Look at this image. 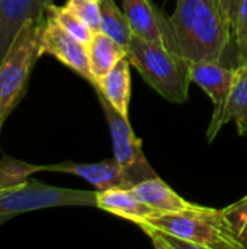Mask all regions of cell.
<instances>
[{
	"mask_svg": "<svg viewBox=\"0 0 247 249\" xmlns=\"http://www.w3.org/2000/svg\"><path fill=\"white\" fill-rule=\"evenodd\" d=\"M167 23V48L188 61H221L233 34L218 4L210 0H176Z\"/></svg>",
	"mask_w": 247,
	"mask_h": 249,
	"instance_id": "obj_1",
	"label": "cell"
},
{
	"mask_svg": "<svg viewBox=\"0 0 247 249\" xmlns=\"http://www.w3.org/2000/svg\"><path fill=\"white\" fill-rule=\"evenodd\" d=\"M189 76L214 104V112L207 131L208 142L211 143L221 130L220 121L230 95L234 69L226 67L221 61H189Z\"/></svg>",
	"mask_w": 247,
	"mask_h": 249,
	"instance_id": "obj_7",
	"label": "cell"
},
{
	"mask_svg": "<svg viewBox=\"0 0 247 249\" xmlns=\"http://www.w3.org/2000/svg\"><path fill=\"white\" fill-rule=\"evenodd\" d=\"M45 20H28L0 64V130L22 101L33 66L42 55L41 32Z\"/></svg>",
	"mask_w": 247,
	"mask_h": 249,
	"instance_id": "obj_3",
	"label": "cell"
},
{
	"mask_svg": "<svg viewBox=\"0 0 247 249\" xmlns=\"http://www.w3.org/2000/svg\"><path fill=\"white\" fill-rule=\"evenodd\" d=\"M233 35L236 42V50L239 55V63L247 61V0H242L234 25Z\"/></svg>",
	"mask_w": 247,
	"mask_h": 249,
	"instance_id": "obj_22",
	"label": "cell"
},
{
	"mask_svg": "<svg viewBox=\"0 0 247 249\" xmlns=\"http://www.w3.org/2000/svg\"><path fill=\"white\" fill-rule=\"evenodd\" d=\"M41 171H45V165H33L3 155L0 159V190L22 185L31 179L32 174Z\"/></svg>",
	"mask_w": 247,
	"mask_h": 249,
	"instance_id": "obj_18",
	"label": "cell"
},
{
	"mask_svg": "<svg viewBox=\"0 0 247 249\" xmlns=\"http://www.w3.org/2000/svg\"><path fill=\"white\" fill-rule=\"evenodd\" d=\"M128 57L122 58L105 77H102L93 89L103 95V98L125 118L130 120L131 101V71Z\"/></svg>",
	"mask_w": 247,
	"mask_h": 249,
	"instance_id": "obj_14",
	"label": "cell"
},
{
	"mask_svg": "<svg viewBox=\"0 0 247 249\" xmlns=\"http://www.w3.org/2000/svg\"><path fill=\"white\" fill-rule=\"evenodd\" d=\"M141 223H150L189 244L192 249H242L221 210L201 206L195 210L165 213Z\"/></svg>",
	"mask_w": 247,
	"mask_h": 249,
	"instance_id": "obj_4",
	"label": "cell"
},
{
	"mask_svg": "<svg viewBox=\"0 0 247 249\" xmlns=\"http://www.w3.org/2000/svg\"><path fill=\"white\" fill-rule=\"evenodd\" d=\"M87 54L90 71L95 80L93 86H96L102 77H105L122 58L127 57V50L102 31H98L93 34L87 45Z\"/></svg>",
	"mask_w": 247,
	"mask_h": 249,
	"instance_id": "obj_15",
	"label": "cell"
},
{
	"mask_svg": "<svg viewBox=\"0 0 247 249\" xmlns=\"http://www.w3.org/2000/svg\"><path fill=\"white\" fill-rule=\"evenodd\" d=\"M66 6L80 16L93 32L100 31V4L99 0H67Z\"/></svg>",
	"mask_w": 247,
	"mask_h": 249,
	"instance_id": "obj_21",
	"label": "cell"
},
{
	"mask_svg": "<svg viewBox=\"0 0 247 249\" xmlns=\"http://www.w3.org/2000/svg\"><path fill=\"white\" fill-rule=\"evenodd\" d=\"M45 171L80 177L92 184L96 191H106L111 188H132V184L130 182L115 158L105 159L96 163L61 162L55 165H45Z\"/></svg>",
	"mask_w": 247,
	"mask_h": 249,
	"instance_id": "obj_11",
	"label": "cell"
},
{
	"mask_svg": "<svg viewBox=\"0 0 247 249\" xmlns=\"http://www.w3.org/2000/svg\"><path fill=\"white\" fill-rule=\"evenodd\" d=\"M47 18L58 23L63 29H66L68 34H71L74 38H77L86 45H89L95 34L90 29V26L80 16H77L71 9H68L66 4L64 6L51 4L47 10Z\"/></svg>",
	"mask_w": 247,
	"mask_h": 249,
	"instance_id": "obj_19",
	"label": "cell"
},
{
	"mask_svg": "<svg viewBox=\"0 0 247 249\" xmlns=\"http://www.w3.org/2000/svg\"><path fill=\"white\" fill-rule=\"evenodd\" d=\"M130 190L141 201H144L147 206H150L153 210H156L159 214L188 212V210H195V209L201 207L199 204H195V203H191V201L182 198L176 191H173L159 177L138 182Z\"/></svg>",
	"mask_w": 247,
	"mask_h": 249,
	"instance_id": "obj_13",
	"label": "cell"
},
{
	"mask_svg": "<svg viewBox=\"0 0 247 249\" xmlns=\"http://www.w3.org/2000/svg\"><path fill=\"white\" fill-rule=\"evenodd\" d=\"M127 57L141 77L165 99L183 104L189 96V61L165 45L132 36Z\"/></svg>",
	"mask_w": 247,
	"mask_h": 249,
	"instance_id": "obj_2",
	"label": "cell"
},
{
	"mask_svg": "<svg viewBox=\"0 0 247 249\" xmlns=\"http://www.w3.org/2000/svg\"><path fill=\"white\" fill-rule=\"evenodd\" d=\"M100 4V31L111 36L125 50L128 48L134 34L128 19L114 0H99Z\"/></svg>",
	"mask_w": 247,
	"mask_h": 249,
	"instance_id": "obj_17",
	"label": "cell"
},
{
	"mask_svg": "<svg viewBox=\"0 0 247 249\" xmlns=\"http://www.w3.org/2000/svg\"><path fill=\"white\" fill-rule=\"evenodd\" d=\"M221 212L240 248L247 249V196Z\"/></svg>",
	"mask_w": 247,
	"mask_h": 249,
	"instance_id": "obj_20",
	"label": "cell"
},
{
	"mask_svg": "<svg viewBox=\"0 0 247 249\" xmlns=\"http://www.w3.org/2000/svg\"><path fill=\"white\" fill-rule=\"evenodd\" d=\"M122 9L135 36L167 47V18L151 0H122Z\"/></svg>",
	"mask_w": 247,
	"mask_h": 249,
	"instance_id": "obj_10",
	"label": "cell"
},
{
	"mask_svg": "<svg viewBox=\"0 0 247 249\" xmlns=\"http://www.w3.org/2000/svg\"><path fill=\"white\" fill-rule=\"evenodd\" d=\"M96 204L98 191L52 187L33 179L13 188L0 190V214L10 217L49 207H96Z\"/></svg>",
	"mask_w": 247,
	"mask_h": 249,
	"instance_id": "obj_5",
	"label": "cell"
},
{
	"mask_svg": "<svg viewBox=\"0 0 247 249\" xmlns=\"http://www.w3.org/2000/svg\"><path fill=\"white\" fill-rule=\"evenodd\" d=\"M217 3H218V7L223 12L224 18L229 20V23L231 25V29H233L242 0H217Z\"/></svg>",
	"mask_w": 247,
	"mask_h": 249,
	"instance_id": "obj_23",
	"label": "cell"
},
{
	"mask_svg": "<svg viewBox=\"0 0 247 249\" xmlns=\"http://www.w3.org/2000/svg\"><path fill=\"white\" fill-rule=\"evenodd\" d=\"M227 123H234L239 134L247 136V61L234 67L230 95L220 121L221 128Z\"/></svg>",
	"mask_w": 247,
	"mask_h": 249,
	"instance_id": "obj_16",
	"label": "cell"
},
{
	"mask_svg": "<svg viewBox=\"0 0 247 249\" xmlns=\"http://www.w3.org/2000/svg\"><path fill=\"white\" fill-rule=\"evenodd\" d=\"M96 92V90H95ZM100 107L103 109L105 118L108 121L114 158L121 165L127 178L132 184V187L138 182L157 177L153 166L148 163L144 152L143 142L135 136L130 120L122 117L105 98L102 93L96 92Z\"/></svg>",
	"mask_w": 247,
	"mask_h": 249,
	"instance_id": "obj_6",
	"label": "cell"
},
{
	"mask_svg": "<svg viewBox=\"0 0 247 249\" xmlns=\"http://www.w3.org/2000/svg\"><path fill=\"white\" fill-rule=\"evenodd\" d=\"M41 53L52 55L60 63L76 71L80 77L87 80L92 86L95 85L89 64L87 45L74 38L49 18L45 19L41 32Z\"/></svg>",
	"mask_w": 247,
	"mask_h": 249,
	"instance_id": "obj_8",
	"label": "cell"
},
{
	"mask_svg": "<svg viewBox=\"0 0 247 249\" xmlns=\"http://www.w3.org/2000/svg\"><path fill=\"white\" fill-rule=\"evenodd\" d=\"M10 219V216H6V214H0V226L3 225V223H6L7 220Z\"/></svg>",
	"mask_w": 247,
	"mask_h": 249,
	"instance_id": "obj_24",
	"label": "cell"
},
{
	"mask_svg": "<svg viewBox=\"0 0 247 249\" xmlns=\"http://www.w3.org/2000/svg\"><path fill=\"white\" fill-rule=\"evenodd\" d=\"M96 207L114 216L127 219L134 225L159 216L156 210L141 201L130 188H111L106 191H98Z\"/></svg>",
	"mask_w": 247,
	"mask_h": 249,
	"instance_id": "obj_12",
	"label": "cell"
},
{
	"mask_svg": "<svg viewBox=\"0 0 247 249\" xmlns=\"http://www.w3.org/2000/svg\"><path fill=\"white\" fill-rule=\"evenodd\" d=\"M52 0H0V64L28 20H45Z\"/></svg>",
	"mask_w": 247,
	"mask_h": 249,
	"instance_id": "obj_9",
	"label": "cell"
},
{
	"mask_svg": "<svg viewBox=\"0 0 247 249\" xmlns=\"http://www.w3.org/2000/svg\"><path fill=\"white\" fill-rule=\"evenodd\" d=\"M210 1H213V3H217V0H210ZM218 4V3H217Z\"/></svg>",
	"mask_w": 247,
	"mask_h": 249,
	"instance_id": "obj_25",
	"label": "cell"
}]
</instances>
